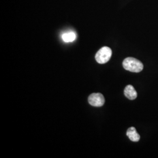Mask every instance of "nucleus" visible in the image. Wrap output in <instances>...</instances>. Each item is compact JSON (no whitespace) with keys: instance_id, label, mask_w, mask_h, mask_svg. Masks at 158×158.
<instances>
[{"instance_id":"1","label":"nucleus","mask_w":158,"mask_h":158,"mask_svg":"<svg viewBox=\"0 0 158 158\" xmlns=\"http://www.w3.org/2000/svg\"><path fill=\"white\" fill-rule=\"evenodd\" d=\"M123 68L131 72L139 73L143 69L142 63L134 57H129L125 59L123 62Z\"/></svg>"},{"instance_id":"2","label":"nucleus","mask_w":158,"mask_h":158,"mask_svg":"<svg viewBox=\"0 0 158 158\" xmlns=\"http://www.w3.org/2000/svg\"><path fill=\"white\" fill-rule=\"evenodd\" d=\"M112 56V51L107 46L102 48L96 53V61L100 64H104L108 62Z\"/></svg>"},{"instance_id":"3","label":"nucleus","mask_w":158,"mask_h":158,"mask_svg":"<svg viewBox=\"0 0 158 158\" xmlns=\"http://www.w3.org/2000/svg\"><path fill=\"white\" fill-rule=\"evenodd\" d=\"M88 101L91 106L98 107L104 104L105 98L101 93H93L89 97Z\"/></svg>"},{"instance_id":"4","label":"nucleus","mask_w":158,"mask_h":158,"mask_svg":"<svg viewBox=\"0 0 158 158\" xmlns=\"http://www.w3.org/2000/svg\"><path fill=\"white\" fill-rule=\"evenodd\" d=\"M124 94L129 100H133L137 97V93L132 85H128L124 89Z\"/></svg>"},{"instance_id":"5","label":"nucleus","mask_w":158,"mask_h":158,"mask_svg":"<svg viewBox=\"0 0 158 158\" xmlns=\"http://www.w3.org/2000/svg\"><path fill=\"white\" fill-rule=\"evenodd\" d=\"M127 135L131 141L133 142H138L140 139V135L137 132L135 128L132 127L129 128L127 131Z\"/></svg>"},{"instance_id":"6","label":"nucleus","mask_w":158,"mask_h":158,"mask_svg":"<svg viewBox=\"0 0 158 158\" xmlns=\"http://www.w3.org/2000/svg\"><path fill=\"white\" fill-rule=\"evenodd\" d=\"M62 38L64 42H72L76 40V35L73 31H69L63 34Z\"/></svg>"}]
</instances>
